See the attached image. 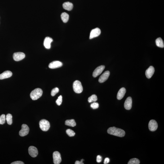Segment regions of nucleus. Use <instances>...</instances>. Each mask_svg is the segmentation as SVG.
I'll list each match as a JSON object with an SVG mask.
<instances>
[{
  "label": "nucleus",
  "mask_w": 164,
  "mask_h": 164,
  "mask_svg": "<svg viewBox=\"0 0 164 164\" xmlns=\"http://www.w3.org/2000/svg\"><path fill=\"white\" fill-rule=\"evenodd\" d=\"M102 157L100 155H98L97 156L96 159V161L98 163H100L102 161Z\"/></svg>",
  "instance_id": "nucleus-31"
},
{
  "label": "nucleus",
  "mask_w": 164,
  "mask_h": 164,
  "mask_svg": "<svg viewBox=\"0 0 164 164\" xmlns=\"http://www.w3.org/2000/svg\"><path fill=\"white\" fill-rule=\"evenodd\" d=\"M6 120V116L4 114H2L0 117V124H4L5 123Z\"/></svg>",
  "instance_id": "nucleus-27"
},
{
  "label": "nucleus",
  "mask_w": 164,
  "mask_h": 164,
  "mask_svg": "<svg viewBox=\"0 0 164 164\" xmlns=\"http://www.w3.org/2000/svg\"><path fill=\"white\" fill-rule=\"evenodd\" d=\"M110 72L106 71L101 76L99 79V81L100 83H104L108 79L110 75Z\"/></svg>",
  "instance_id": "nucleus-12"
},
{
  "label": "nucleus",
  "mask_w": 164,
  "mask_h": 164,
  "mask_svg": "<svg viewBox=\"0 0 164 164\" xmlns=\"http://www.w3.org/2000/svg\"><path fill=\"white\" fill-rule=\"evenodd\" d=\"M73 88L74 92L77 93H80L83 92V88L81 82L76 80L73 84Z\"/></svg>",
  "instance_id": "nucleus-3"
},
{
  "label": "nucleus",
  "mask_w": 164,
  "mask_h": 164,
  "mask_svg": "<svg viewBox=\"0 0 164 164\" xmlns=\"http://www.w3.org/2000/svg\"><path fill=\"white\" fill-rule=\"evenodd\" d=\"M97 100V96L95 95H93L88 99V101L89 103L93 102H95Z\"/></svg>",
  "instance_id": "nucleus-24"
},
{
  "label": "nucleus",
  "mask_w": 164,
  "mask_h": 164,
  "mask_svg": "<svg viewBox=\"0 0 164 164\" xmlns=\"http://www.w3.org/2000/svg\"><path fill=\"white\" fill-rule=\"evenodd\" d=\"M65 125L67 126L74 127L76 126V123L75 120L74 119H72L71 120H68L66 121L65 122Z\"/></svg>",
  "instance_id": "nucleus-20"
},
{
  "label": "nucleus",
  "mask_w": 164,
  "mask_h": 164,
  "mask_svg": "<svg viewBox=\"0 0 164 164\" xmlns=\"http://www.w3.org/2000/svg\"><path fill=\"white\" fill-rule=\"evenodd\" d=\"M29 128L27 125L23 124L22 126V129L19 132V135L21 137H24L29 134Z\"/></svg>",
  "instance_id": "nucleus-5"
},
{
  "label": "nucleus",
  "mask_w": 164,
  "mask_h": 164,
  "mask_svg": "<svg viewBox=\"0 0 164 164\" xmlns=\"http://www.w3.org/2000/svg\"><path fill=\"white\" fill-rule=\"evenodd\" d=\"M43 91L40 88L34 89L30 94V98L32 100H35L40 98L42 95Z\"/></svg>",
  "instance_id": "nucleus-2"
},
{
  "label": "nucleus",
  "mask_w": 164,
  "mask_h": 164,
  "mask_svg": "<svg viewBox=\"0 0 164 164\" xmlns=\"http://www.w3.org/2000/svg\"><path fill=\"white\" fill-rule=\"evenodd\" d=\"M61 18L62 20L64 23L68 22L69 19V15L66 13H63L61 14Z\"/></svg>",
  "instance_id": "nucleus-21"
},
{
  "label": "nucleus",
  "mask_w": 164,
  "mask_h": 164,
  "mask_svg": "<svg viewBox=\"0 0 164 164\" xmlns=\"http://www.w3.org/2000/svg\"><path fill=\"white\" fill-rule=\"evenodd\" d=\"M99 106L98 103L94 102L91 105V107L93 109H98Z\"/></svg>",
  "instance_id": "nucleus-30"
},
{
  "label": "nucleus",
  "mask_w": 164,
  "mask_h": 164,
  "mask_svg": "<svg viewBox=\"0 0 164 164\" xmlns=\"http://www.w3.org/2000/svg\"><path fill=\"white\" fill-rule=\"evenodd\" d=\"M62 63L58 61H55L51 62L49 65V67L51 69H55L61 67Z\"/></svg>",
  "instance_id": "nucleus-13"
},
{
  "label": "nucleus",
  "mask_w": 164,
  "mask_h": 164,
  "mask_svg": "<svg viewBox=\"0 0 164 164\" xmlns=\"http://www.w3.org/2000/svg\"><path fill=\"white\" fill-rule=\"evenodd\" d=\"M6 118L8 124L9 125H11L13 121H12V116L11 114H7L6 116Z\"/></svg>",
  "instance_id": "nucleus-23"
},
{
  "label": "nucleus",
  "mask_w": 164,
  "mask_h": 164,
  "mask_svg": "<svg viewBox=\"0 0 164 164\" xmlns=\"http://www.w3.org/2000/svg\"><path fill=\"white\" fill-rule=\"evenodd\" d=\"M140 163V161L139 159L134 158L130 160L128 162V164H139Z\"/></svg>",
  "instance_id": "nucleus-25"
},
{
  "label": "nucleus",
  "mask_w": 164,
  "mask_h": 164,
  "mask_svg": "<svg viewBox=\"0 0 164 164\" xmlns=\"http://www.w3.org/2000/svg\"><path fill=\"white\" fill-rule=\"evenodd\" d=\"M12 75V73L11 72L9 71H6L0 74V79L2 80L10 78Z\"/></svg>",
  "instance_id": "nucleus-17"
},
{
  "label": "nucleus",
  "mask_w": 164,
  "mask_h": 164,
  "mask_svg": "<svg viewBox=\"0 0 164 164\" xmlns=\"http://www.w3.org/2000/svg\"><path fill=\"white\" fill-rule=\"evenodd\" d=\"M150 131H155L158 128V124L157 122L154 120H151L149 122L148 125Z\"/></svg>",
  "instance_id": "nucleus-11"
},
{
  "label": "nucleus",
  "mask_w": 164,
  "mask_h": 164,
  "mask_svg": "<svg viewBox=\"0 0 164 164\" xmlns=\"http://www.w3.org/2000/svg\"><path fill=\"white\" fill-rule=\"evenodd\" d=\"M105 69V66L104 65H101L98 67L94 71L93 73V76L94 78H96L98 76L102 73Z\"/></svg>",
  "instance_id": "nucleus-10"
},
{
  "label": "nucleus",
  "mask_w": 164,
  "mask_h": 164,
  "mask_svg": "<svg viewBox=\"0 0 164 164\" xmlns=\"http://www.w3.org/2000/svg\"><path fill=\"white\" fill-rule=\"evenodd\" d=\"M101 33V31L98 28H96L93 29L91 30L90 35V39H92V38H95L99 36Z\"/></svg>",
  "instance_id": "nucleus-9"
},
{
  "label": "nucleus",
  "mask_w": 164,
  "mask_h": 164,
  "mask_svg": "<svg viewBox=\"0 0 164 164\" xmlns=\"http://www.w3.org/2000/svg\"><path fill=\"white\" fill-rule=\"evenodd\" d=\"M28 152L29 154L32 157H36L38 155V150L35 146H31L29 147Z\"/></svg>",
  "instance_id": "nucleus-8"
},
{
  "label": "nucleus",
  "mask_w": 164,
  "mask_h": 164,
  "mask_svg": "<svg viewBox=\"0 0 164 164\" xmlns=\"http://www.w3.org/2000/svg\"><path fill=\"white\" fill-rule=\"evenodd\" d=\"M11 164H24V162L20 161H15L13 162V163H11Z\"/></svg>",
  "instance_id": "nucleus-32"
},
{
  "label": "nucleus",
  "mask_w": 164,
  "mask_h": 164,
  "mask_svg": "<svg viewBox=\"0 0 164 164\" xmlns=\"http://www.w3.org/2000/svg\"><path fill=\"white\" fill-rule=\"evenodd\" d=\"M59 92V89L58 88H55L53 89L51 92V95L52 96H55Z\"/></svg>",
  "instance_id": "nucleus-28"
},
{
  "label": "nucleus",
  "mask_w": 164,
  "mask_h": 164,
  "mask_svg": "<svg viewBox=\"0 0 164 164\" xmlns=\"http://www.w3.org/2000/svg\"><path fill=\"white\" fill-rule=\"evenodd\" d=\"M53 162L54 164H59L61 163V154L58 151H55L53 155Z\"/></svg>",
  "instance_id": "nucleus-6"
},
{
  "label": "nucleus",
  "mask_w": 164,
  "mask_h": 164,
  "mask_svg": "<svg viewBox=\"0 0 164 164\" xmlns=\"http://www.w3.org/2000/svg\"><path fill=\"white\" fill-rule=\"evenodd\" d=\"M25 57V54L21 52L15 53L13 54V59L16 61H21L24 59Z\"/></svg>",
  "instance_id": "nucleus-7"
},
{
  "label": "nucleus",
  "mask_w": 164,
  "mask_h": 164,
  "mask_svg": "<svg viewBox=\"0 0 164 164\" xmlns=\"http://www.w3.org/2000/svg\"><path fill=\"white\" fill-rule=\"evenodd\" d=\"M110 161V160L109 158H105L104 160V163L105 164H107L109 163Z\"/></svg>",
  "instance_id": "nucleus-33"
},
{
  "label": "nucleus",
  "mask_w": 164,
  "mask_h": 164,
  "mask_svg": "<svg viewBox=\"0 0 164 164\" xmlns=\"http://www.w3.org/2000/svg\"><path fill=\"white\" fill-rule=\"evenodd\" d=\"M67 134L68 136L70 137H73L75 135V133L72 130L70 129H68L66 131Z\"/></svg>",
  "instance_id": "nucleus-26"
},
{
  "label": "nucleus",
  "mask_w": 164,
  "mask_h": 164,
  "mask_svg": "<svg viewBox=\"0 0 164 164\" xmlns=\"http://www.w3.org/2000/svg\"><path fill=\"white\" fill-rule=\"evenodd\" d=\"M63 7L65 10L68 11H71L73 8V5L72 3L70 2H66L63 4Z\"/></svg>",
  "instance_id": "nucleus-19"
},
{
  "label": "nucleus",
  "mask_w": 164,
  "mask_h": 164,
  "mask_svg": "<svg viewBox=\"0 0 164 164\" xmlns=\"http://www.w3.org/2000/svg\"><path fill=\"white\" fill-rule=\"evenodd\" d=\"M75 164H84L83 163V162H82L81 161H76L75 162Z\"/></svg>",
  "instance_id": "nucleus-34"
},
{
  "label": "nucleus",
  "mask_w": 164,
  "mask_h": 164,
  "mask_svg": "<svg viewBox=\"0 0 164 164\" xmlns=\"http://www.w3.org/2000/svg\"><path fill=\"white\" fill-rule=\"evenodd\" d=\"M108 134L119 137H124L125 132L124 130L120 128L113 127L109 128L107 130Z\"/></svg>",
  "instance_id": "nucleus-1"
},
{
  "label": "nucleus",
  "mask_w": 164,
  "mask_h": 164,
  "mask_svg": "<svg viewBox=\"0 0 164 164\" xmlns=\"http://www.w3.org/2000/svg\"><path fill=\"white\" fill-rule=\"evenodd\" d=\"M53 41L52 38L49 37H46L44 41V46L46 48L49 49L51 48V43Z\"/></svg>",
  "instance_id": "nucleus-16"
},
{
  "label": "nucleus",
  "mask_w": 164,
  "mask_h": 164,
  "mask_svg": "<svg viewBox=\"0 0 164 164\" xmlns=\"http://www.w3.org/2000/svg\"><path fill=\"white\" fill-rule=\"evenodd\" d=\"M62 97L61 95H60L58 97V99L56 101V103L58 106H60L61 104L62 101Z\"/></svg>",
  "instance_id": "nucleus-29"
},
{
  "label": "nucleus",
  "mask_w": 164,
  "mask_h": 164,
  "mask_svg": "<svg viewBox=\"0 0 164 164\" xmlns=\"http://www.w3.org/2000/svg\"><path fill=\"white\" fill-rule=\"evenodd\" d=\"M155 72V69L152 66H150L148 69L146 70L145 72V75L147 78H150L152 76Z\"/></svg>",
  "instance_id": "nucleus-15"
},
{
  "label": "nucleus",
  "mask_w": 164,
  "mask_h": 164,
  "mask_svg": "<svg viewBox=\"0 0 164 164\" xmlns=\"http://www.w3.org/2000/svg\"><path fill=\"white\" fill-rule=\"evenodd\" d=\"M126 92V89L124 88H122L117 93V99L118 100H121L124 97Z\"/></svg>",
  "instance_id": "nucleus-18"
},
{
  "label": "nucleus",
  "mask_w": 164,
  "mask_h": 164,
  "mask_svg": "<svg viewBox=\"0 0 164 164\" xmlns=\"http://www.w3.org/2000/svg\"><path fill=\"white\" fill-rule=\"evenodd\" d=\"M132 100L130 97H128L125 101L124 106L125 109L128 110L130 109L132 107Z\"/></svg>",
  "instance_id": "nucleus-14"
},
{
  "label": "nucleus",
  "mask_w": 164,
  "mask_h": 164,
  "mask_svg": "<svg viewBox=\"0 0 164 164\" xmlns=\"http://www.w3.org/2000/svg\"><path fill=\"white\" fill-rule=\"evenodd\" d=\"M40 128L43 131H47L50 128V123L47 120L43 119L39 122Z\"/></svg>",
  "instance_id": "nucleus-4"
},
{
  "label": "nucleus",
  "mask_w": 164,
  "mask_h": 164,
  "mask_svg": "<svg viewBox=\"0 0 164 164\" xmlns=\"http://www.w3.org/2000/svg\"><path fill=\"white\" fill-rule=\"evenodd\" d=\"M156 43L158 47L161 48L164 47V42L161 38H157L156 40Z\"/></svg>",
  "instance_id": "nucleus-22"
}]
</instances>
